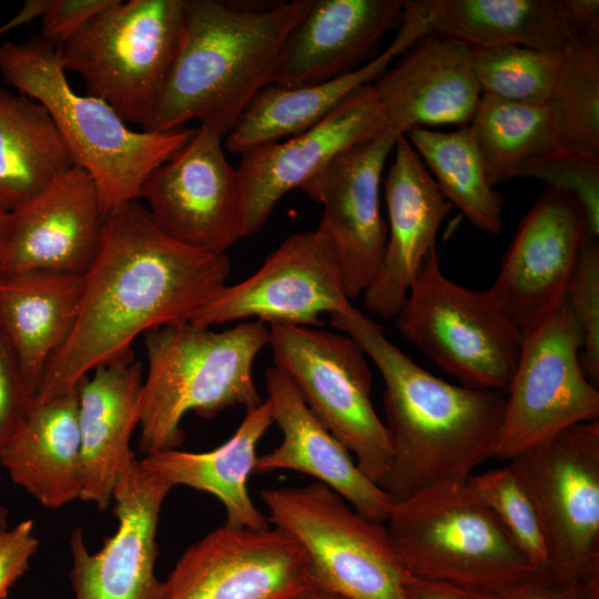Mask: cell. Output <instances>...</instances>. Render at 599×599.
<instances>
[{"instance_id": "6da1fadb", "label": "cell", "mask_w": 599, "mask_h": 599, "mask_svg": "<svg viewBox=\"0 0 599 599\" xmlns=\"http://www.w3.org/2000/svg\"><path fill=\"white\" fill-rule=\"evenodd\" d=\"M230 274L226 254L173 240L140 200L111 210L82 275L74 328L47 367L33 403L75 389L95 368L133 354L138 336L191 321Z\"/></svg>"}, {"instance_id": "7a4b0ae2", "label": "cell", "mask_w": 599, "mask_h": 599, "mask_svg": "<svg viewBox=\"0 0 599 599\" xmlns=\"http://www.w3.org/2000/svg\"><path fill=\"white\" fill-rule=\"evenodd\" d=\"M329 316L383 377L392 459L378 486L394 501L435 485L465 483L475 468L494 458L506 393L454 385L430 374L352 304Z\"/></svg>"}, {"instance_id": "3957f363", "label": "cell", "mask_w": 599, "mask_h": 599, "mask_svg": "<svg viewBox=\"0 0 599 599\" xmlns=\"http://www.w3.org/2000/svg\"><path fill=\"white\" fill-rule=\"evenodd\" d=\"M308 0L250 9L186 0L179 49L145 131L167 132L199 120L225 136L272 84L281 49Z\"/></svg>"}, {"instance_id": "277c9868", "label": "cell", "mask_w": 599, "mask_h": 599, "mask_svg": "<svg viewBox=\"0 0 599 599\" xmlns=\"http://www.w3.org/2000/svg\"><path fill=\"white\" fill-rule=\"evenodd\" d=\"M268 341V324L262 321L221 332L187 321L145 333L148 372L139 425L142 454L181 446V424L189 413L211 418L233 406L247 410L262 404L253 365Z\"/></svg>"}, {"instance_id": "5b68a950", "label": "cell", "mask_w": 599, "mask_h": 599, "mask_svg": "<svg viewBox=\"0 0 599 599\" xmlns=\"http://www.w3.org/2000/svg\"><path fill=\"white\" fill-rule=\"evenodd\" d=\"M0 73L14 91L51 115L74 164L94 181L104 214L133 200L149 175L191 136L193 129L133 130L104 101L75 92L59 47L41 37L0 45Z\"/></svg>"}, {"instance_id": "8992f818", "label": "cell", "mask_w": 599, "mask_h": 599, "mask_svg": "<svg viewBox=\"0 0 599 599\" xmlns=\"http://www.w3.org/2000/svg\"><path fill=\"white\" fill-rule=\"evenodd\" d=\"M385 526L409 576L499 597L540 573L466 481L394 501Z\"/></svg>"}, {"instance_id": "52a82bcc", "label": "cell", "mask_w": 599, "mask_h": 599, "mask_svg": "<svg viewBox=\"0 0 599 599\" xmlns=\"http://www.w3.org/2000/svg\"><path fill=\"white\" fill-rule=\"evenodd\" d=\"M186 0H113L59 47L63 69L145 131L175 59Z\"/></svg>"}, {"instance_id": "ba28073f", "label": "cell", "mask_w": 599, "mask_h": 599, "mask_svg": "<svg viewBox=\"0 0 599 599\" xmlns=\"http://www.w3.org/2000/svg\"><path fill=\"white\" fill-rule=\"evenodd\" d=\"M395 326L460 385L506 393L524 337L487 290L448 278L436 248L424 261L396 314Z\"/></svg>"}, {"instance_id": "9c48e42d", "label": "cell", "mask_w": 599, "mask_h": 599, "mask_svg": "<svg viewBox=\"0 0 599 599\" xmlns=\"http://www.w3.org/2000/svg\"><path fill=\"white\" fill-rule=\"evenodd\" d=\"M261 498L268 520L304 549L312 583L347 599H407V573L385 524L318 481L264 489Z\"/></svg>"}, {"instance_id": "30bf717a", "label": "cell", "mask_w": 599, "mask_h": 599, "mask_svg": "<svg viewBox=\"0 0 599 599\" xmlns=\"http://www.w3.org/2000/svg\"><path fill=\"white\" fill-rule=\"evenodd\" d=\"M548 547L551 585L599 583V420L575 424L515 456Z\"/></svg>"}, {"instance_id": "8fae6325", "label": "cell", "mask_w": 599, "mask_h": 599, "mask_svg": "<svg viewBox=\"0 0 599 599\" xmlns=\"http://www.w3.org/2000/svg\"><path fill=\"white\" fill-rule=\"evenodd\" d=\"M268 328L274 366L378 485L388 470L392 445L372 402L373 378L365 353L345 333L285 323H271Z\"/></svg>"}, {"instance_id": "7c38bea8", "label": "cell", "mask_w": 599, "mask_h": 599, "mask_svg": "<svg viewBox=\"0 0 599 599\" xmlns=\"http://www.w3.org/2000/svg\"><path fill=\"white\" fill-rule=\"evenodd\" d=\"M581 347L582 333L566 300L524 337L495 459L508 461L575 424L599 418V390L581 367Z\"/></svg>"}, {"instance_id": "4fadbf2b", "label": "cell", "mask_w": 599, "mask_h": 599, "mask_svg": "<svg viewBox=\"0 0 599 599\" xmlns=\"http://www.w3.org/2000/svg\"><path fill=\"white\" fill-rule=\"evenodd\" d=\"M336 248L319 225L288 236L247 278L225 285L190 321L212 325L255 318L321 326V315L351 305Z\"/></svg>"}, {"instance_id": "5bb4252c", "label": "cell", "mask_w": 599, "mask_h": 599, "mask_svg": "<svg viewBox=\"0 0 599 599\" xmlns=\"http://www.w3.org/2000/svg\"><path fill=\"white\" fill-rule=\"evenodd\" d=\"M223 138L204 125L193 129L139 194L170 237L215 254H225L243 237L240 179L226 160Z\"/></svg>"}, {"instance_id": "9a60e30c", "label": "cell", "mask_w": 599, "mask_h": 599, "mask_svg": "<svg viewBox=\"0 0 599 599\" xmlns=\"http://www.w3.org/2000/svg\"><path fill=\"white\" fill-rule=\"evenodd\" d=\"M586 233L585 216L576 197L551 186L521 219L500 271L487 291L522 337L566 300Z\"/></svg>"}, {"instance_id": "2e32d148", "label": "cell", "mask_w": 599, "mask_h": 599, "mask_svg": "<svg viewBox=\"0 0 599 599\" xmlns=\"http://www.w3.org/2000/svg\"><path fill=\"white\" fill-rule=\"evenodd\" d=\"M311 583L305 551L288 532L224 525L181 555L163 599H290Z\"/></svg>"}, {"instance_id": "e0dca14e", "label": "cell", "mask_w": 599, "mask_h": 599, "mask_svg": "<svg viewBox=\"0 0 599 599\" xmlns=\"http://www.w3.org/2000/svg\"><path fill=\"white\" fill-rule=\"evenodd\" d=\"M399 135L386 126L338 153L301 187L323 206L318 225L336 248L349 301L364 294L383 261L387 225L380 214L379 189Z\"/></svg>"}, {"instance_id": "ac0fdd59", "label": "cell", "mask_w": 599, "mask_h": 599, "mask_svg": "<svg viewBox=\"0 0 599 599\" xmlns=\"http://www.w3.org/2000/svg\"><path fill=\"white\" fill-rule=\"evenodd\" d=\"M172 485L135 460L114 494V534L98 551L81 529L70 537V581L74 599H163L155 572L158 526Z\"/></svg>"}, {"instance_id": "d6986e66", "label": "cell", "mask_w": 599, "mask_h": 599, "mask_svg": "<svg viewBox=\"0 0 599 599\" xmlns=\"http://www.w3.org/2000/svg\"><path fill=\"white\" fill-rule=\"evenodd\" d=\"M386 126L382 104L369 83L352 92L309 130L242 153L236 170L243 237L263 227L286 193L301 189L342 151Z\"/></svg>"}, {"instance_id": "ffe728a7", "label": "cell", "mask_w": 599, "mask_h": 599, "mask_svg": "<svg viewBox=\"0 0 599 599\" xmlns=\"http://www.w3.org/2000/svg\"><path fill=\"white\" fill-rule=\"evenodd\" d=\"M104 217L94 181L72 166L7 212L0 273L82 276L97 255Z\"/></svg>"}, {"instance_id": "44dd1931", "label": "cell", "mask_w": 599, "mask_h": 599, "mask_svg": "<svg viewBox=\"0 0 599 599\" xmlns=\"http://www.w3.org/2000/svg\"><path fill=\"white\" fill-rule=\"evenodd\" d=\"M394 149L384 180L389 220L384 256L363 294L366 307L384 319L399 312L453 207L405 134L397 138Z\"/></svg>"}, {"instance_id": "7402d4cb", "label": "cell", "mask_w": 599, "mask_h": 599, "mask_svg": "<svg viewBox=\"0 0 599 599\" xmlns=\"http://www.w3.org/2000/svg\"><path fill=\"white\" fill-rule=\"evenodd\" d=\"M403 9L404 0H308L281 49L272 84H316L357 70L398 29Z\"/></svg>"}, {"instance_id": "603a6c76", "label": "cell", "mask_w": 599, "mask_h": 599, "mask_svg": "<svg viewBox=\"0 0 599 599\" xmlns=\"http://www.w3.org/2000/svg\"><path fill=\"white\" fill-rule=\"evenodd\" d=\"M471 52L469 43L436 32L408 49L373 82L388 126L400 134L414 128L467 126L481 95Z\"/></svg>"}, {"instance_id": "cb8c5ba5", "label": "cell", "mask_w": 599, "mask_h": 599, "mask_svg": "<svg viewBox=\"0 0 599 599\" xmlns=\"http://www.w3.org/2000/svg\"><path fill=\"white\" fill-rule=\"evenodd\" d=\"M265 384L282 440L257 457L254 471L293 470L309 475L359 514L385 524L394 500L359 469L349 450L308 408L293 382L273 366L265 372Z\"/></svg>"}, {"instance_id": "d4e9b609", "label": "cell", "mask_w": 599, "mask_h": 599, "mask_svg": "<svg viewBox=\"0 0 599 599\" xmlns=\"http://www.w3.org/2000/svg\"><path fill=\"white\" fill-rule=\"evenodd\" d=\"M142 385V364L133 354L95 368L78 385L80 499L101 510L136 460L131 437L140 425Z\"/></svg>"}, {"instance_id": "484cf974", "label": "cell", "mask_w": 599, "mask_h": 599, "mask_svg": "<svg viewBox=\"0 0 599 599\" xmlns=\"http://www.w3.org/2000/svg\"><path fill=\"white\" fill-rule=\"evenodd\" d=\"M82 276L27 271L0 273V334L33 397L79 313Z\"/></svg>"}, {"instance_id": "4316f807", "label": "cell", "mask_w": 599, "mask_h": 599, "mask_svg": "<svg viewBox=\"0 0 599 599\" xmlns=\"http://www.w3.org/2000/svg\"><path fill=\"white\" fill-rule=\"evenodd\" d=\"M419 39L416 29L400 26L387 49L348 74L316 84L265 87L225 135L224 146L242 154L309 130L352 92L375 82L396 57L404 54Z\"/></svg>"}, {"instance_id": "83f0119b", "label": "cell", "mask_w": 599, "mask_h": 599, "mask_svg": "<svg viewBox=\"0 0 599 599\" xmlns=\"http://www.w3.org/2000/svg\"><path fill=\"white\" fill-rule=\"evenodd\" d=\"M272 424V405L266 398L246 410L234 434L219 447L201 453L170 449L140 461L173 488L186 486L214 496L225 509V526L266 529L270 520L253 502L248 479L255 470L257 445Z\"/></svg>"}, {"instance_id": "f1b7e54d", "label": "cell", "mask_w": 599, "mask_h": 599, "mask_svg": "<svg viewBox=\"0 0 599 599\" xmlns=\"http://www.w3.org/2000/svg\"><path fill=\"white\" fill-rule=\"evenodd\" d=\"M78 387L33 403L22 427L0 455L11 480L45 508L81 497Z\"/></svg>"}, {"instance_id": "f546056e", "label": "cell", "mask_w": 599, "mask_h": 599, "mask_svg": "<svg viewBox=\"0 0 599 599\" xmlns=\"http://www.w3.org/2000/svg\"><path fill=\"white\" fill-rule=\"evenodd\" d=\"M429 32L476 48L517 44L561 54L577 38L560 0H415Z\"/></svg>"}, {"instance_id": "4dcf8cb0", "label": "cell", "mask_w": 599, "mask_h": 599, "mask_svg": "<svg viewBox=\"0 0 599 599\" xmlns=\"http://www.w3.org/2000/svg\"><path fill=\"white\" fill-rule=\"evenodd\" d=\"M74 165L47 109L0 89V209L12 211Z\"/></svg>"}, {"instance_id": "1f68e13d", "label": "cell", "mask_w": 599, "mask_h": 599, "mask_svg": "<svg viewBox=\"0 0 599 599\" xmlns=\"http://www.w3.org/2000/svg\"><path fill=\"white\" fill-rule=\"evenodd\" d=\"M405 135L429 167L443 196L476 229L499 234L505 199L488 183L469 128L449 132L414 128Z\"/></svg>"}, {"instance_id": "d6a6232c", "label": "cell", "mask_w": 599, "mask_h": 599, "mask_svg": "<svg viewBox=\"0 0 599 599\" xmlns=\"http://www.w3.org/2000/svg\"><path fill=\"white\" fill-rule=\"evenodd\" d=\"M467 126L493 187L515 179L528 160L557 151L547 105L481 94Z\"/></svg>"}, {"instance_id": "836d02e7", "label": "cell", "mask_w": 599, "mask_h": 599, "mask_svg": "<svg viewBox=\"0 0 599 599\" xmlns=\"http://www.w3.org/2000/svg\"><path fill=\"white\" fill-rule=\"evenodd\" d=\"M547 108L557 151L599 161V33L562 52Z\"/></svg>"}, {"instance_id": "e575fe53", "label": "cell", "mask_w": 599, "mask_h": 599, "mask_svg": "<svg viewBox=\"0 0 599 599\" xmlns=\"http://www.w3.org/2000/svg\"><path fill=\"white\" fill-rule=\"evenodd\" d=\"M561 54L517 44L473 47L470 62L481 94L547 105L558 77Z\"/></svg>"}, {"instance_id": "d590c367", "label": "cell", "mask_w": 599, "mask_h": 599, "mask_svg": "<svg viewBox=\"0 0 599 599\" xmlns=\"http://www.w3.org/2000/svg\"><path fill=\"white\" fill-rule=\"evenodd\" d=\"M466 484L495 515L529 562L545 573L548 547L536 508L516 473L507 464L471 475Z\"/></svg>"}, {"instance_id": "8d00e7d4", "label": "cell", "mask_w": 599, "mask_h": 599, "mask_svg": "<svg viewBox=\"0 0 599 599\" xmlns=\"http://www.w3.org/2000/svg\"><path fill=\"white\" fill-rule=\"evenodd\" d=\"M566 301L581 333V367L599 385V242L586 233L569 280Z\"/></svg>"}, {"instance_id": "74e56055", "label": "cell", "mask_w": 599, "mask_h": 599, "mask_svg": "<svg viewBox=\"0 0 599 599\" xmlns=\"http://www.w3.org/2000/svg\"><path fill=\"white\" fill-rule=\"evenodd\" d=\"M515 177H530L572 194L581 206L587 233L599 236V161L551 151L525 162Z\"/></svg>"}, {"instance_id": "f35d334b", "label": "cell", "mask_w": 599, "mask_h": 599, "mask_svg": "<svg viewBox=\"0 0 599 599\" xmlns=\"http://www.w3.org/2000/svg\"><path fill=\"white\" fill-rule=\"evenodd\" d=\"M33 400L17 358L0 334V455L22 427Z\"/></svg>"}, {"instance_id": "ab89813d", "label": "cell", "mask_w": 599, "mask_h": 599, "mask_svg": "<svg viewBox=\"0 0 599 599\" xmlns=\"http://www.w3.org/2000/svg\"><path fill=\"white\" fill-rule=\"evenodd\" d=\"M39 541L32 519H26L0 531V599L29 569Z\"/></svg>"}, {"instance_id": "60d3db41", "label": "cell", "mask_w": 599, "mask_h": 599, "mask_svg": "<svg viewBox=\"0 0 599 599\" xmlns=\"http://www.w3.org/2000/svg\"><path fill=\"white\" fill-rule=\"evenodd\" d=\"M113 0H48L41 17V38L60 47Z\"/></svg>"}, {"instance_id": "b9f144b4", "label": "cell", "mask_w": 599, "mask_h": 599, "mask_svg": "<svg viewBox=\"0 0 599 599\" xmlns=\"http://www.w3.org/2000/svg\"><path fill=\"white\" fill-rule=\"evenodd\" d=\"M498 599H599V583L577 588H560L538 573L516 586Z\"/></svg>"}, {"instance_id": "7bdbcfd3", "label": "cell", "mask_w": 599, "mask_h": 599, "mask_svg": "<svg viewBox=\"0 0 599 599\" xmlns=\"http://www.w3.org/2000/svg\"><path fill=\"white\" fill-rule=\"evenodd\" d=\"M405 590L407 599H498L497 596L409 575L405 578Z\"/></svg>"}, {"instance_id": "ee69618b", "label": "cell", "mask_w": 599, "mask_h": 599, "mask_svg": "<svg viewBox=\"0 0 599 599\" xmlns=\"http://www.w3.org/2000/svg\"><path fill=\"white\" fill-rule=\"evenodd\" d=\"M560 4L576 37L599 33L598 0H560Z\"/></svg>"}, {"instance_id": "f6af8a7d", "label": "cell", "mask_w": 599, "mask_h": 599, "mask_svg": "<svg viewBox=\"0 0 599 599\" xmlns=\"http://www.w3.org/2000/svg\"><path fill=\"white\" fill-rule=\"evenodd\" d=\"M290 599H347L344 596L332 591L329 589L323 588L321 586L311 583L302 591L296 593Z\"/></svg>"}, {"instance_id": "bcb514c9", "label": "cell", "mask_w": 599, "mask_h": 599, "mask_svg": "<svg viewBox=\"0 0 599 599\" xmlns=\"http://www.w3.org/2000/svg\"><path fill=\"white\" fill-rule=\"evenodd\" d=\"M23 17L20 13H17L10 21H8L6 24L0 27V35L11 29H14L19 26H22L27 22H24Z\"/></svg>"}, {"instance_id": "7dc6e473", "label": "cell", "mask_w": 599, "mask_h": 599, "mask_svg": "<svg viewBox=\"0 0 599 599\" xmlns=\"http://www.w3.org/2000/svg\"><path fill=\"white\" fill-rule=\"evenodd\" d=\"M7 212L0 209V261L2 255Z\"/></svg>"}, {"instance_id": "c3c4849f", "label": "cell", "mask_w": 599, "mask_h": 599, "mask_svg": "<svg viewBox=\"0 0 599 599\" xmlns=\"http://www.w3.org/2000/svg\"><path fill=\"white\" fill-rule=\"evenodd\" d=\"M8 517V509L4 506L0 505V531L9 527Z\"/></svg>"}]
</instances>
